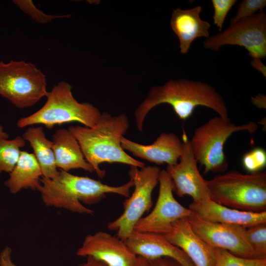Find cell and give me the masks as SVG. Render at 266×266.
<instances>
[{
	"instance_id": "obj_19",
	"label": "cell",
	"mask_w": 266,
	"mask_h": 266,
	"mask_svg": "<svg viewBox=\"0 0 266 266\" xmlns=\"http://www.w3.org/2000/svg\"><path fill=\"white\" fill-rule=\"evenodd\" d=\"M51 140L57 168L66 172L79 168L90 173L95 171L86 160L77 140L68 129L57 130Z\"/></svg>"
},
{
	"instance_id": "obj_33",
	"label": "cell",
	"mask_w": 266,
	"mask_h": 266,
	"mask_svg": "<svg viewBox=\"0 0 266 266\" xmlns=\"http://www.w3.org/2000/svg\"><path fill=\"white\" fill-rule=\"evenodd\" d=\"M86 261L84 263L79 264L77 266H108L104 263L100 261L93 257H86Z\"/></svg>"
},
{
	"instance_id": "obj_13",
	"label": "cell",
	"mask_w": 266,
	"mask_h": 266,
	"mask_svg": "<svg viewBox=\"0 0 266 266\" xmlns=\"http://www.w3.org/2000/svg\"><path fill=\"white\" fill-rule=\"evenodd\" d=\"M76 255L93 257L108 266H135L137 259L125 241L102 231L86 235Z\"/></svg>"
},
{
	"instance_id": "obj_7",
	"label": "cell",
	"mask_w": 266,
	"mask_h": 266,
	"mask_svg": "<svg viewBox=\"0 0 266 266\" xmlns=\"http://www.w3.org/2000/svg\"><path fill=\"white\" fill-rule=\"evenodd\" d=\"M46 75L30 62L0 61V95L22 109L47 96Z\"/></svg>"
},
{
	"instance_id": "obj_2",
	"label": "cell",
	"mask_w": 266,
	"mask_h": 266,
	"mask_svg": "<svg viewBox=\"0 0 266 266\" xmlns=\"http://www.w3.org/2000/svg\"><path fill=\"white\" fill-rule=\"evenodd\" d=\"M124 113L112 116L103 112L92 127L70 126L68 130L77 140L86 160L98 176H105L106 171L99 165L103 163H118L141 168L145 164L128 154L121 145V138L129 128Z\"/></svg>"
},
{
	"instance_id": "obj_34",
	"label": "cell",
	"mask_w": 266,
	"mask_h": 266,
	"mask_svg": "<svg viewBox=\"0 0 266 266\" xmlns=\"http://www.w3.org/2000/svg\"><path fill=\"white\" fill-rule=\"evenodd\" d=\"M147 261L143 257L137 256V261L135 266H146Z\"/></svg>"
},
{
	"instance_id": "obj_26",
	"label": "cell",
	"mask_w": 266,
	"mask_h": 266,
	"mask_svg": "<svg viewBox=\"0 0 266 266\" xmlns=\"http://www.w3.org/2000/svg\"><path fill=\"white\" fill-rule=\"evenodd\" d=\"M244 168L254 173L260 172L266 166V152L261 147H256L246 153L242 158Z\"/></svg>"
},
{
	"instance_id": "obj_10",
	"label": "cell",
	"mask_w": 266,
	"mask_h": 266,
	"mask_svg": "<svg viewBox=\"0 0 266 266\" xmlns=\"http://www.w3.org/2000/svg\"><path fill=\"white\" fill-rule=\"evenodd\" d=\"M159 183V195L153 210L139 220L133 231L165 235L171 231L176 221L193 214L175 199L173 184L166 169L161 170Z\"/></svg>"
},
{
	"instance_id": "obj_21",
	"label": "cell",
	"mask_w": 266,
	"mask_h": 266,
	"mask_svg": "<svg viewBox=\"0 0 266 266\" xmlns=\"http://www.w3.org/2000/svg\"><path fill=\"white\" fill-rule=\"evenodd\" d=\"M23 139L32 148L43 177L53 179L59 174L52 149L53 142L45 135L41 126L29 128L23 134Z\"/></svg>"
},
{
	"instance_id": "obj_14",
	"label": "cell",
	"mask_w": 266,
	"mask_h": 266,
	"mask_svg": "<svg viewBox=\"0 0 266 266\" xmlns=\"http://www.w3.org/2000/svg\"><path fill=\"white\" fill-rule=\"evenodd\" d=\"M121 145L124 150L149 162L173 165L177 163L182 154L183 143L174 133L164 132L149 145L139 144L123 136Z\"/></svg>"
},
{
	"instance_id": "obj_4",
	"label": "cell",
	"mask_w": 266,
	"mask_h": 266,
	"mask_svg": "<svg viewBox=\"0 0 266 266\" xmlns=\"http://www.w3.org/2000/svg\"><path fill=\"white\" fill-rule=\"evenodd\" d=\"M210 199L238 210L266 211V173L243 174L232 170L206 180Z\"/></svg>"
},
{
	"instance_id": "obj_16",
	"label": "cell",
	"mask_w": 266,
	"mask_h": 266,
	"mask_svg": "<svg viewBox=\"0 0 266 266\" xmlns=\"http://www.w3.org/2000/svg\"><path fill=\"white\" fill-rule=\"evenodd\" d=\"M188 218L176 221L171 231L164 235L171 244L181 249L195 266H214V249L194 232Z\"/></svg>"
},
{
	"instance_id": "obj_6",
	"label": "cell",
	"mask_w": 266,
	"mask_h": 266,
	"mask_svg": "<svg viewBox=\"0 0 266 266\" xmlns=\"http://www.w3.org/2000/svg\"><path fill=\"white\" fill-rule=\"evenodd\" d=\"M253 121L236 125L230 120L215 116L194 131L190 140L193 153L204 168V172H222L228 168V163L224 148L228 139L234 133L247 131L250 133L258 129Z\"/></svg>"
},
{
	"instance_id": "obj_18",
	"label": "cell",
	"mask_w": 266,
	"mask_h": 266,
	"mask_svg": "<svg viewBox=\"0 0 266 266\" xmlns=\"http://www.w3.org/2000/svg\"><path fill=\"white\" fill-rule=\"evenodd\" d=\"M201 6L182 9L178 7L172 11L170 26L179 40L182 54H187L191 44L197 38L209 36L210 24L201 19Z\"/></svg>"
},
{
	"instance_id": "obj_28",
	"label": "cell",
	"mask_w": 266,
	"mask_h": 266,
	"mask_svg": "<svg viewBox=\"0 0 266 266\" xmlns=\"http://www.w3.org/2000/svg\"><path fill=\"white\" fill-rule=\"evenodd\" d=\"M236 1V0H211L214 9L213 23L219 28L220 32L222 30L228 13Z\"/></svg>"
},
{
	"instance_id": "obj_25",
	"label": "cell",
	"mask_w": 266,
	"mask_h": 266,
	"mask_svg": "<svg viewBox=\"0 0 266 266\" xmlns=\"http://www.w3.org/2000/svg\"><path fill=\"white\" fill-rule=\"evenodd\" d=\"M13 3L32 19L40 24H47L59 18H69L70 14L51 15L44 13L38 9L31 0H14Z\"/></svg>"
},
{
	"instance_id": "obj_27",
	"label": "cell",
	"mask_w": 266,
	"mask_h": 266,
	"mask_svg": "<svg viewBox=\"0 0 266 266\" xmlns=\"http://www.w3.org/2000/svg\"><path fill=\"white\" fill-rule=\"evenodd\" d=\"M235 16L230 21V25L238 21L253 16L256 13L263 11L266 6V0H244L238 4Z\"/></svg>"
},
{
	"instance_id": "obj_3",
	"label": "cell",
	"mask_w": 266,
	"mask_h": 266,
	"mask_svg": "<svg viewBox=\"0 0 266 266\" xmlns=\"http://www.w3.org/2000/svg\"><path fill=\"white\" fill-rule=\"evenodd\" d=\"M38 190L43 203L48 206L64 208L72 212L93 214L94 211L83 204H96L109 193L118 194L127 198L130 196L133 181L118 186H110L88 177L72 174L60 170L53 179L42 176Z\"/></svg>"
},
{
	"instance_id": "obj_30",
	"label": "cell",
	"mask_w": 266,
	"mask_h": 266,
	"mask_svg": "<svg viewBox=\"0 0 266 266\" xmlns=\"http://www.w3.org/2000/svg\"><path fill=\"white\" fill-rule=\"evenodd\" d=\"M12 250L6 247L0 253V266H17L11 259Z\"/></svg>"
},
{
	"instance_id": "obj_8",
	"label": "cell",
	"mask_w": 266,
	"mask_h": 266,
	"mask_svg": "<svg viewBox=\"0 0 266 266\" xmlns=\"http://www.w3.org/2000/svg\"><path fill=\"white\" fill-rule=\"evenodd\" d=\"M161 170L157 166H131L129 173L133 182V192L124 202L123 213L107 225L109 230L117 231L120 239L125 241L129 237L136 223L151 208L152 194L159 183Z\"/></svg>"
},
{
	"instance_id": "obj_15",
	"label": "cell",
	"mask_w": 266,
	"mask_h": 266,
	"mask_svg": "<svg viewBox=\"0 0 266 266\" xmlns=\"http://www.w3.org/2000/svg\"><path fill=\"white\" fill-rule=\"evenodd\" d=\"M125 242L136 256L146 260L167 257L182 266H195L181 249L171 244L164 235L133 231Z\"/></svg>"
},
{
	"instance_id": "obj_32",
	"label": "cell",
	"mask_w": 266,
	"mask_h": 266,
	"mask_svg": "<svg viewBox=\"0 0 266 266\" xmlns=\"http://www.w3.org/2000/svg\"><path fill=\"white\" fill-rule=\"evenodd\" d=\"M251 100L252 103L258 108H266V96L264 95L260 94L251 97Z\"/></svg>"
},
{
	"instance_id": "obj_17",
	"label": "cell",
	"mask_w": 266,
	"mask_h": 266,
	"mask_svg": "<svg viewBox=\"0 0 266 266\" xmlns=\"http://www.w3.org/2000/svg\"><path fill=\"white\" fill-rule=\"evenodd\" d=\"M189 208L199 218L213 223L245 228L266 223V211L255 213L238 210L220 204L210 199L192 202Z\"/></svg>"
},
{
	"instance_id": "obj_23",
	"label": "cell",
	"mask_w": 266,
	"mask_h": 266,
	"mask_svg": "<svg viewBox=\"0 0 266 266\" xmlns=\"http://www.w3.org/2000/svg\"><path fill=\"white\" fill-rule=\"evenodd\" d=\"M244 236L255 259H266V223L245 228Z\"/></svg>"
},
{
	"instance_id": "obj_20",
	"label": "cell",
	"mask_w": 266,
	"mask_h": 266,
	"mask_svg": "<svg viewBox=\"0 0 266 266\" xmlns=\"http://www.w3.org/2000/svg\"><path fill=\"white\" fill-rule=\"evenodd\" d=\"M4 185L15 194L23 189L37 190L42 176L40 166L33 153L21 151L20 157Z\"/></svg>"
},
{
	"instance_id": "obj_22",
	"label": "cell",
	"mask_w": 266,
	"mask_h": 266,
	"mask_svg": "<svg viewBox=\"0 0 266 266\" xmlns=\"http://www.w3.org/2000/svg\"><path fill=\"white\" fill-rule=\"evenodd\" d=\"M26 141L22 136L12 139L0 138V174L4 171L10 173L16 165Z\"/></svg>"
},
{
	"instance_id": "obj_12",
	"label": "cell",
	"mask_w": 266,
	"mask_h": 266,
	"mask_svg": "<svg viewBox=\"0 0 266 266\" xmlns=\"http://www.w3.org/2000/svg\"><path fill=\"white\" fill-rule=\"evenodd\" d=\"M183 151L177 163L167 165L166 170L174 186V191L179 197L188 195L193 202L210 199L206 180L200 174L197 161L193 153L190 140L184 133Z\"/></svg>"
},
{
	"instance_id": "obj_9",
	"label": "cell",
	"mask_w": 266,
	"mask_h": 266,
	"mask_svg": "<svg viewBox=\"0 0 266 266\" xmlns=\"http://www.w3.org/2000/svg\"><path fill=\"white\" fill-rule=\"evenodd\" d=\"M226 45L243 47L252 59L266 57V15L263 11L241 19L215 35L206 38L204 48L214 51Z\"/></svg>"
},
{
	"instance_id": "obj_11",
	"label": "cell",
	"mask_w": 266,
	"mask_h": 266,
	"mask_svg": "<svg viewBox=\"0 0 266 266\" xmlns=\"http://www.w3.org/2000/svg\"><path fill=\"white\" fill-rule=\"evenodd\" d=\"M188 219L194 232L213 249H222L240 257L255 259L244 236L245 228L206 221L194 213Z\"/></svg>"
},
{
	"instance_id": "obj_29",
	"label": "cell",
	"mask_w": 266,
	"mask_h": 266,
	"mask_svg": "<svg viewBox=\"0 0 266 266\" xmlns=\"http://www.w3.org/2000/svg\"><path fill=\"white\" fill-rule=\"evenodd\" d=\"M146 266H182L176 260L167 257L146 260Z\"/></svg>"
},
{
	"instance_id": "obj_24",
	"label": "cell",
	"mask_w": 266,
	"mask_h": 266,
	"mask_svg": "<svg viewBox=\"0 0 266 266\" xmlns=\"http://www.w3.org/2000/svg\"><path fill=\"white\" fill-rule=\"evenodd\" d=\"M214 266H266V259H247L235 256L222 249H214Z\"/></svg>"
},
{
	"instance_id": "obj_1",
	"label": "cell",
	"mask_w": 266,
	"mask_h": 266,
	"mask_svg": "<svg viewBox=\"0 0 266 266\" xmlns=\"http://www.w3.org/2000/svg\"><path fill=\"white\" fill-rule=\"evenodd\" d=\"M170 105L180 119L185 121L199 106L213 110L221 117L230 120L224 99L209 84L187 79H170L165 84L154 86L134 112L137 130L142 132L147 114L154 107Z\"/></svg>"
},
{
	"instance_id": "obj_31",
	"label": "cell",
	"mask_w": 266,
	"mask_h": 266,
	"mask_svg": "<svg viewBox=\"0 0 266 266\" xmlns=\"http://www.w3.org/2000/svg\"><path fill=\"white\" fill-rule=\"evenodd\" d=\"M252 66L260 72L263 76L266 77V66L261 61V59L258 58L252 59L250 63Z\"/></svg>"
},
{
	"instance_id": "obj_35",
	"label": "cell",
	"mask_w": 266,
	"mask_h": 266,
	"mask_svg": "<svg viewBox=\"0 0 266 266\" xmlns=\"http://www.w3.org/2000/svg\"><path fill=\"white\" fill-rule=\"evenodd\" d=\"M8 134L4 131L2 126L0 125V138L8 139Z\"/></svg>"
},
{
	"instance_id": "obj_5",
	"label": "cell",
	"mask_w": 266,
	"mask_h": 266,
	"mask_svg": "<svg viewBox=\"0 0 266 266\" xmlns=\"http://www.w3.org/2000/svg\"><path fill=\"white\" fill-rule=\"evenodd\" d=\"M71 86L61 81L54 86L46 96L47 100L39 110L21 118L17 122L20 128L42 125L48 129L65 123L78 122L92 127L101 116L100 110L88 102L80 103L72 94Z\"/></svg>"
}]
</instances>
